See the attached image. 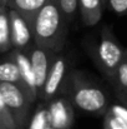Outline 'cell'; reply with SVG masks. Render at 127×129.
<instances>
[{
	"label": "cell",
	"mask_w": 127,
	"mask_h": 129,
	"mask_svg": "<svg viewBox=\"0 0 127 129\" xmlns=\"http://www.w3.org/2000/svg\"><path fill=\"white\" fill-rule=\"evenodd\" d=\"M57 1H59V6L61 9L62 15H64L66 23L69 24L74 19V16L77 11L79 0H57Z\"/></svg>",
	"instance_id": "15"
},
{
	"label": "cell",
	"mask_w": 127,
	"mask_h": 129,
	"mask_svg": "<svg viewBox=\"0 0 127 129\" xmlns=\"http://www.w3.org/2000/svg\"><path fill=\"white\" fill-rule=\"evenodd\" d=\"M74 103L85 112L101 113L106 109L107 98L103 90L98 86L75 82Z\"/></svg>",
	"instance_id": "3"
},
{
	"label": "cell",
	"mask_w": 127,
	"mask_h": 129,
	"mask_svg": "<svg viewBox=\"0 0 127 129\" xmlns=\"http://www.w3.org/2000/svg\"><path fill=\"white\" fill-rule=\"evenodd\" d=\"M0 129H8V128H6V125L4 124V122H3L1 117H0Z\"/></svg>",
	"instance_id": "21"
},
{
	"label": "cell",
	"mask_w": 127,
	"mask_h": 129,
	"mask_svg": "<svg viewBox=\"0 0 127 129\" xmlns=\"http://www.w3.org/2000/svg\"><path fill=\"white\" fill-rule=\"evenodd\" d=\"M0 83H21V77L15 61L0 63Z\"/></svg>",
	"instance_id": "13"
},
{
	"label": "cell",
	"mask_w": 127,
	"mask_h": 129,
	"mask_svg": "<svg viewBox=\"0 0 127 129\" xmlns=\"http://www.w3.org/2000/svg\"><path fill=\"white\" fill-rule=\"evenodd\" d=\"M103 129H107V128H106V127H103Z\"/></svg>",
	"instance_id": "25"
},
{
	"label": "cell",
	"mask_w": 127,
	"mask_h": 129,
	"mask_svg": "<svg viewBox=\"0 0 127 129\" xmlns=\"http://www.w3.org/2000/svg\"><path fill=\"white\" fill-rule=\"evenodd\" d=\"M30 64L34 74V80L38 95L41 93L42 86L45 84V80L47 78V73L50 70V56L47 54V50H44L41 48H35L30 56Z\"/></svg>",
	"instance_id": "8"
},
{
	"label": "cell",
	"mask_w": 127,
	"mask_h": 129,
	"mask_svg": "<svg viewBox=\"0 0 127 129\" xmlns=\"http://www.w3.org/2000/svg\"><path fill=\"white\" fill-rule=\"evenodd\" d=\"M106 3L111 8V10L117 15L127 14V0H107Z\"/></svg>",
	"instance_id": "19"
},
{
	"label": "cell",
	"mask_w": 127,
	"mask_h": 129,
	"mask_svg": "<svg viewBox=\"0 0 127 129\" xmlns=\"http://www.w3.org/2000/svg\"><path fill=\"white\" fill-rule=\"evenodd\" d=\"M9 23H10V39L11 45L23 49L30 43L33 38L31 25L24 19L18 11L9 9Z\"/></svg>",
	"instance_id": "5"
},
{
	"label": "cell",
	"mask_w": 127,
	"mask_h": 129,
	"mask_svg": "<svg viewBox=\"0 0 127 129\" xmlns=\"http://www.w3.org/2000/svg\"><path fill=\"white\" fill-rule=\"evenodd\" d=\"M65 73H66L65 59L62 56L56 58L50 67V70L47 73V78L45 80V84H44L41 93H40L44 99H50L57 93L59 88L64 80Z\"/></svg>",
	"instance_id": "7"
},
{
	"label": "cell",
	"mask_w": 127,
	"mask_h": 129,
	"mask_svg": "<svg viewBox=\"0 0 127 129\" xmlns=\"http://www.w3.org/2000/svg\"><path fill=\"white\" fill-rule=\"evenodd\" d=\"M49 127H50L49 112L46 108L41 107L40 109L36 110L35 115L33 117L29 129H47Z\"/></svg>",
	"instance_id": "14"
},
{
	"label": "cell",
	"mask_w": 127,
	"mask_h": 129,
	"mask_svg": "<svg viewBox=\"0 0 127 129\" xmlns=\"http://www.w3.org/2000/svg\"><path fill=\"white\" fill-rule=\"evenodd\" d=\"M0 117L4 122V124L6 125L8 129H16V125H15V122H14V118L9 110V108L5 105L1 95H0Z\"/></svg>",
	"instance_id": "17"
},
{
	"label": "cell",
	"mask_w": 127,
	"mask_h": 129,
	"mask_svg": "<svg viewBox=\"0 0 127 129\" xmlns=\"http://www.w3.org/2000/svg\"><path fill=\"white\" fill-rule=\"evenodd\" d=\"M108 112L111 114H113L115 117H117L118 119H121L127 125V107L120 105V104H113V105H111Z\"/></svg>",
	"instance_id": "20"
},
{
	"label": "cell",
	"mask_w": 127,
	"mask_h": 129,
	"mask_svg": "<svg viewBox=\"0 0 127 129\" xmlns=\"http://www.w3.org/2000/svg\"><path fill=\"white\" fill-rule=\"evenodd\" d=\"M47 112L50 127L52 129H70L74 119V113L70 103L66 99H55L50 103Z\"/></svg>",
	"instance_id": "6"
},
{
	"label": "cell",
	"mask_w": 127,
	"mask_h": 129,
	"mask_svg": "<svg viewBox=\"0 0 127 129\" xmlns=\"http://www.w3.org/2000/svg\"><path fill=\"white\" fill-rule=\"evenodd\" d=\"M123 53V49L112 37V34L108 30H105L97 46V58L100 65L106 74H108L110 77H115L116 69L122 60Z\"/></svg>",
	"instance_id": "4"
},
{
	"label": "cell",
	"mask_w": 127,
	"mask_h": 129,
	"mask_svg": "<svg viewBox=\"0 0 127 129\" xmlns=\"http://www.w3.org/2000/svg\"><path fill=\"white\" fill-rule=\"evenodd\" d=\"M49 0H6V8L18 11L31 25L35 14Z\"/></svg>",
	"instance_id": "10"
},
{
	"label": "cell",
	"mask_w": 127,
	"mask_h": 129,
	"mask_svg": "<svg viewBox=\"0 0 127 129\" xmlns=\"http://www.w3.org/2000/svg\"><path fill=\"white\" fill-rule=\"evenodd\" d=\"M11 45L9 9L6 5L0 6V51H6Z\"/></svg>",
	"instance_id": "12"
},
{
	"label": "cell",
	"mask_w": 127,
	"mask_h": 129,
	"mask_svg": "<svg viewBox=\"0 0 127 129\" xmlns=\"http://www.w3.org/2000/svg\"><path fill=\"white\" fill-rule=\"evenodd\" d=\"M14 61L19 68L20 77H21V84L28 89V91L30 93L33 99H35V96L38 95V91H36V86H35V80H34V74H33L30 59L25 54L16 50L14 53Z\"/></svg>",
	"instance_id": "9"
},
{
	"label": "cell",
	"mask_w": 127,
	"mask_h": 129,
	"mask_svg": "<svg viewBox=\"0 0 127 129\" xmlns=\"http://www.w3.org/2000/svg\"><path fill=\"white\" fill-rule=\"evenodd\" d=\"M113 78L117 80V83L122 86L123 89H127V51L123 53L122 60L118 64Z\"/></svg>",
	"instance_id": "16"
},
{
	"label": "cell",
	"mask_w": 127,
	"mask_h": 129,
	"mask_svg": "<svg viewBox=\"0 0 127 129\" xmlns=\"http://www.w3.org/2000/svg\"><path fill=\"white\" fill-rule=\"evenodd\" d=\"M79 6L85 25L92 26L100 21L103 8L101 0H79Z\"/></svg>",
	"instance_id": "11"
},
{
	"label": "cell",
	"mask_w": 127,
	"mask_h": 129,
	"mask_svg": "<svg viewBox=\"0 0 127 129\" xmlns=\"http://www.w3.org/2000/svg\"><path fill=\"white\" fill-rule=\"evenodd\" d=\"M31 31L38 48L47 51H59L65 44L67 23L57 0H49L35 14Z\"/></svg>",
	"instance_id": "1"
},
{
	"label": "cell",
	"mask_w": 127,
	"mask_h": 129,
	"mask_svg": "<svg viewBox=\"0 0 127 129\" xmlns=\"http://www.w3.org/2000/svg\"><path fill=\"white\" fill-rule=\"evenodd\" d=\"M47 129H52V128H51V127H49V128H47Z\"/></svg>",
	"instance_id": "24"
},
{
	"label": "cell",
	"mask_w": 127,
	"mask_h": 129,
	"mask_svg": "<svg viewBox=\"0 0 127 129\" xmlns=\"http://www.w3.org/2000/svg\"><path fill=\"white\" fill-rule=\"evenodd\" d=\"M101 1H102L103 4H106V1H107V0H101Z\"/></svg>",
	"instance_id": "23"
},
{
	"label": "cell",
	"mask_w": 127,
	"mask_h": 129,
	"mask_svg": "<svg viewBox=\"0 0 127 129\" xmlns=\"http://www.w3.org/2000/svg\"><path fill=\"white\" fill-rule=\"evenodd\" d=\"M0 95L14 118L16 129H21L33 96L23 84L15 83H0Z\"/></svg>",
	"instance_id": "2"
},
{
	"label": "cell",
	"mask_w": 127,
	"mask_h": 129,
	"mask_svg": "<svg viewBox=\"0 0 127 129\" xmlns=\"http://www.w3.org/2000/svg\"><path fill=\"white\" fill-rule=\"evenodd\" d=\"M1 5H6V0H0V6Z\"/></svg>",
	"instance_id": "22"
},
{
	"label": "cell",
	"mask_w": 127,
	"mask_h": 129,
	"mask_svg": "<svg viewBox=\"0 0 127 129\" xmlns=\"http://www.w3.org/2000/svg\"><path fill=\"white\" fill-rule=\"evenodd\" d=\"M103 127L107 129H127V125L117 117H115L113 114H111L110 112H106L105 114V123Z\"/></svg>",
	"instance_id": "18"
}]
</instances>
